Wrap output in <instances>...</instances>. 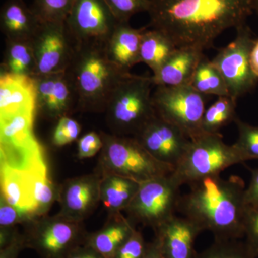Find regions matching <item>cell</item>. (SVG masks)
<instances>
[{
  "mask_svg": "<svg viewBox=\"0 0 258 258\" xmlns=\"http://www.w3.org/2000/svg\"><path fill=\"white\" fill-rule=\"evenodd\" d=\"M151 29L159 30L176 47L203 51L217 37L244 25L253 13V0H149Z\"/></svg>",
  "mask_w": 258,
  "mask_h": 258,
  "instance_id": "obj_1",
  "label": "cell"
},
{
  "mask_svg": "<svg viewBox=\"0 0 258 258\" xmlns=\"http://www.w3.org/2000/svg\"><path fill=\"white\" fill-rule=\"evenodd\" d=\"M180 197L177 212L192 221L202 232L208 231L215 240H239L244 237L246 187L237 176L225 179L208 176L189 185Z\"/></svg>",
  "mask_w": 258,
  "mask_h": 258,
  "instance_id": "obj_2",
  "label": "cell"
},
{
  "mask_svg": "<svg viewBox=\"0 0 258 258\" xmlns=\"http://www.w3.org/2000/svg\"><path fill=\"white\" fill-rule=\"evenodd\" d=\"M83 111L104 112L112 93L129 74L108 58L104 45H76L66 71Z\"/></svg>",
  "mask_w": 258,
  "mask_h": 258,
  "instance_id": "obj_3",
  "label": "cell"
},
{
  "mask_svg": "<svg viewBox=\"0 0 258 258\" xmlns=\"http://www.w3.org/2000/svg\"><path fill=\"white\" fill-rule=\"evenodd\" d=\"M152 76L128 74L115 88L105 109L115 135L135 137L157 116Z\"/></svg>",
  "mask_w": 258,
  "mask_h": 258,
  "instance_id": "obj_4",
  "label": "cell"
},
{
  "mask_svg": "<svg viewBox=\"0 0 258 258\" xmlns=\"http://www.w3.org/2000/svg\"><path fill=\"white\" fill-rule=\"evenodd\" d=\"M243 162V157L234 144L227 145L221 134H203L191 139L171 174L181 186L189 185Z\"/></svg>",
  "mask_w": 258,
  "mask_h": 258,
  "instance_id": "obj_5",
  "label": "cell"
},
{
  "mask_svg": "<svg viewBox=\"0 0 258 258\" xmlns=\"http://www.w3.org/2000/svg\"><path fill=\"white\" fill-rule=\"evenodd\" d=\"M102 157L109 174L128 178L139 184L169 175L172 166L158 161L144 149L137 139L125 136H101Z\"/></svg>",
  "mask_w": 258,
  "mask_h": 258,
  "instance_id": "obj_6",
  "label": "cell"
},
{
  "mask_svg": "<svg viewBox=\"0 0 258 258\" xmlns=\"http://www.w3.org/2000/svg\"><path fill=\"white\" fill-rule=\"evenodd\" d=\"M156 114L179 128L190 139L203 134L205 98L190 86H156L152 94Z\"/></svg>",
  "mask_w": 258,
  "mask_h": 258,
  "instance_id": "obj_7",
  "label": "cell"
},
{
  "mask_svg": "<svg viewBox=\"0 0 258 258\" xmlns=\"http://www.w3.org/2000/svg\"><path fill=\"white\" fill-rule=\"evenodd\" d=\"M233 41L219 50L212 62L225 80L230 96L238 100L252 91L258 82L252 72L250 53L255 39L247 24L236 28Z\"/></svg>",
  "mask_w": 258,
  "mask_h": 258,
  "instance_id": "obj_8",
  "label": "cell"
},
{
  "mask_svg": "<svg viewBox=\"0 0 258 258\" xmlns=\"http://www.w3.org/2000/svg\"><path fill=\"white\" fill-rule=\"evenodd\" d=\"M171 174L140 184L125 209L129 215L137 221L154 229L175 215L181 186Z\"/></svg>",
  "mask_w": 258,
  "mask_h": 258,
  "instance_id": "obj_9",
  "label": "cell"
},
{
  "mask_svg": "<svg viewBox=\"0 0 258 258\" xmlns=\"http://www.w3.org/2000/svg\"><path fill=\"white\" fill-rule=\"evenodd\" d=\"M76 45H105L119 22L105 0H76L66 21Z\"/></svg>",
  "mask_w": 258,
  "mask_h": 258,
  "instance_id": "obj_10",
  "label": "cell"
},
{
  "mask_svg": "<svg viewBox=\"0 0 258 258\" xmlns=\"http://www.w3.org/2000/svg\"><path fill=\"white\" fill-rule=\"evenodd\" d=\"M31 42L36 62L35 76L66 71L76 43L64 21L42 23Z\"/></svg>",
  "mask_w": 258,
  "mask_h": 258,
  "instance_id": "obj_11",
  "label": "cell"
},
{
  "mask_svg": "<svg viewBox=\"0 0 258 258\" xmlns=\"http://www.w3.org/2000/svg\"><path fill=\"white\" fill-rule=\"evenodd\" d=\"M134 137L156 159L174 169L191 141L182 131L157 115Z\"/></svg>",
  "mask_w": 258,
  "mask_h": 258,
  "instance_id": "obj_12",
  "label": "cell"
},
{
  "mask_svg": "<svg viewBox=\"0 0 258 258\" xmlns=\"http://www.w3.org/2000/svg\"><path fill=\"white\" fill-rule=\"evenodd\" d=\"M36 87V109L44 116L60 119L77 106L76 93L64 72L33 76Z\"/></svg>",
  "mask_w": 258,
  "mask_h": 258,
  "instance_id": "obj_13",
  "label": "cell"
},
{
  "mask_svg": "<svg viewBox=\"0 0 258 258\" xmlns=\"http://www.w3.org/2000/svg\"><path fill=\"white\" fill-rule=\"evenodd\" d=\"M81 237L76 222L62 220L43 224L25 240L43 258H67L81 247Z\"/></svg>",
  "mask_w": 258,
  "mask_h": 258,
  "instance_id": "obj_14",
  "label": "cell"
},
{
  "mask_svg": "<svg viewBox=\"0 0 258 258\" xmlns=\"http://www.w3.org/2000/svg\"><path fill=\"white\" fill-rule=\"evenodd\" d=\"M154 230V240L164 257H196L195 242L202 230L189 219L175 215Z\"/></svg>",
  "mask_w": 258,
  "mask_h": 258,
  "instance_id": "obj_15",
  "label": "cell"
},
{
  "mask_svg": "<svg viewBox=\"0 0 258 258\" xmlns=\"http://www.w3.org/2000/svg\"><path fill=\"white\" fill-rule=\"evenodd\" d=\"M36 110V87L30 76L1 72L0 116L18 113H33Z\"/></svg>",
  "mask_w": 258,
  "mask_h": 258,
  "instance_id": "obj_16",
  "label": "cell"
},
{
  "mask_svg": "<svg viewBox=\"0 0 258 258\" xmlns=\"http://www.w3.org/2000/svg\"><path fill=\"white\" fill-rule=\"evenodd\" d=\"M147 29L133 28L129 22L118 23L105 43L108 58L123 72L129 74L131 69L140 62L141 42Z\"/></svg>",
  "mask_w": 258,
  "mask_h": 258,
  "instance_id": "obj_17",
  "label": "cell"
},
{
  "mask_svg": "<svg viewBox=\"0 0 258 258\" xmlns=\"http://www.w3.org/2000/svg\"><path fill=\"white\" fill-rule=\"evenodd\" d=\"M203 52L196 47H177L157 74L152 76L154 86H189L198 64L205 56Z\"/></svg>",
  "mask_w": 258,
  "mask_h": 258,
  "instance_id": "obj_18",
  "label": "cell"
},
{
  "mask_svg": "<svg viewBox=\"0 0 258 258\" xmlns=\"http://www.w3.org/2000/svg\"><path fill=\"white\" fill-rule=\"evenodd\" d=\"M41 23L24 0H6L0 10V28L5 40L31 41Z\"/></svg>",
  "mask_w": 258,
  "mask_h": 258,
  "instance_id": "obj_19",
  "label": "cell"
},
{
  "mask_svg": "<svg viewBox=\"0 0 258 258\" xmlns=\"http://www.w3.org/2000/svg\"><path fill=\"white\" fill-rule=\"evenodd\" d=\"M100 198V182L93 177L73 180L62 193L64 214L74 222L91 211Z\"/></svg>",
  "mask_w": 258,
  "mask_h": 258,
  "instance_id": "obj_20",
  "label": "cell"
},
{
  "mask_svg": "<svg viewBox=\"0 0 258 258\" xmlns=\"http://www.w3.org/2000/svg\"><path fill=\"white\" fill-rule=\"evenodd\" d=\"M2 198L24 217L35 213L29 171L1 168Z\"/></svg>",
  "mask_w": 258,
  "mask_h": 258,
  "instance_id": "obj_21",
  "label": "cell"
},
{
  "mask_svg": "<svg viewBox=\"0 0 258 258\" xmlns=\"http://www.w3.org/2000/svg\"><path fill=\"white\" fill-rule=\"evenodd\" d=\"M176 45L165 34L154 29H147L141 42L139 59L140 62L147 64L153 75L165 63L174 51Z\"/></svg>",
  "mask_w": 258,
  "mask_h": 258,
  "instance_id": "obj_22",
  "label": "cell"
},
{
  "mask_svg": "<svg viewBox=\"0 0 258 258\" xmlns=\"http://www.w3.org/2000/svg\"><path fill=\"white\" fill-rule=\"evenodd\" d=\"M140 184L128 178L109 174L100 181V198L113 212L125 210L139 190Z\"/></svg>",
  "mask_w": 258,
  "mask_h": 258,
  "instance_id": "obj_23",
  "label": "cell"
},
{
  "mask_svg": "<svg viewBox=\"0 0 258 258\" xmlns=\"http://www.w3.org/2000/svg\"><path fill=\"white\" fill-rule=\"evenodd\" d=\"M5 43L1 72L33 77L36 62L31 41L5 40Z\"/></svg>",
  "mask_w": 258,
  "mask_h": 258,
  "instance_id": "obj_24",
  "label": "cell"
},
{
  "mask_svg": "<svg viewBox=\"0 0 258 258\" xmlns=\"http://www.w3.org/2000/svg\"><path fill=\"white\" fill-rule=\"evenodd\" d=\"M134 230L130 222L120 219L88 237L86 244L105 258H113L115 252Z\"/></svg>",
  "mask_w": 258,
  "mask_h": 258,
  "instance_id": "obj_25",
  "label": "cell"
},
{
  "mask_svg": "<svg viewBox=\"0 0 258 258\" xmlns=\"http://www.w3.org/2000/svg\"><path fill=\"white\" fill-rule=\"evenodd\" d=\"M189 86L204 96H230L225 80L212 61L209 60L206 56H204L198 64Z\"/></svg>",
  "mask_w": 258,
  "mask_h": 258,
  "instance_id": "obj_26",
  "label": "cell"
},
{
  "mask_svg": "<svg viewBox=\"0 0 258 258\" xmlns=\"http://www.w3.org/2000/svg\"><path fill=\"white\" fill-rule=\"evenodd\" d=\"M237 101L230 96H220L206 109L202 120L203 134H220V129L235 121Z\"/></svg>",
  "mask_w": 258,
  "mask_h": 258,
  "instance_id": "obj_27",
  "label": "cell"
},
{
  "mask_svg": "<svg viewBox=\"0 0 258 258\" xmlns=\"http://www.w3.org/2000/svg\"><path fill=\"white\" fill-rule=\"evenodd\" d=\"M33 113H18L1 117V144L23 140L33 135Z\"/></svg>",
  "mask_w": 258,
  "mask_h": 258,
  "instance_id": "obj_28",
  "label": "cell"
},
{
  "mask_svg": "<svg viewBox=\"0 0 258 258\" xmlns=\"http://www.w3.org/2000/svg\"><path fill=\"white\" fill-rule=\"evenodd\" d=\"M32 200L35 213L43 214L55 200V189L47 176L46 169L29 171Z\"/></svg>",
  "mask_w": 258,
  "mask_h": 258,
  "instance_id": "obj_29",
  "label": "cell"
},
{
  "mask_svg": "<svg viewBox=\"0 0 258 258\" xmlns=\"http://www.w3.org/2000/svg\"><path fill=\"white\" fill-rule=\"evenodd\" d=\"M195 258H254L246 244L238 240H215Z\"/></svg>",
  "mask_w": 258,
  "mask_h": 258,
  "instance_id": "obj_30",
  "label": "cell"
},
{
  "mask_svg": "<svg viewBox=\"0 0 258 258\" xmlns=\"http://www.w3.org/2000/svg\"><path fill=\"white\" fill-rule=\"evenodd\" d=\"M76 0H34L31 6L42 23L66 21Z\"/></svg>",
  "mask_w": 258,
  "mask_h": 258,
  "instance_id": "obj_31",
  "label": "cell"
},
{
  "mask_svg": "<svg viewBox=\"0 0 258 258\" xmlns=\"http://www.w3.org/2000/svg\"><path fill=\"white\" fill-rule=\"evenodd\" d=\"M238 131L237 142L234 144L244 161L258 160V126L242 121L237 117L235 120Z\"/></svg>",
  "mask_w": 258,
  "mask_h": 258,
  "instance_id": "obj_32",
  "label": "cell"
},
{
  "mask_svg": "<svg viewBox=\"0 0 258 258\" xmlns=\"http://www.w3.org/2000/svg\"><path fill=\"white\" fill-rule=\"evenodd\" d=\"M119 23L129 22L134 15L147 12L149 0H105Z\"/></svg>",
  "mask_w": 258,
  "mask_h": 258,
  "instance_id": "obj_33",
  "label": "cell"
},
{
  "mask_svg": "<svg viewBox=\"0 0 258 258\" xmlns=\"http://www.w3.org/2000/svg\"><path fill=\"white\" fill-rule=\"evenodd\" d=\"M244 243L254 258L258 257V205L247 206L243 223Z\"/></svg>",
  "mask_w": 258,
  "mask_h": 258,
  "instance_id": "obj_34",
  "label": "cell"
},
{
  "mask_svg": "<svg viewBox=\"0 0 258 258\" xmlns=\"http://www.w3.org/2000/svg\"><path fill=\"white\" fill-rule=\"evenodd\" d=\"M81 127L76 120L69 116L60 118L54 131L52 142L57 147H62L74 142L79 137Z\"/></svg>",
  "mask_w": 258,
  "mask_h": 258,
  "instance_id": "obj_35",
  "label": "cell"
},
{
  "mask_svg": "<svg viewBox=\"0 0 258 258\" xmlns=\"http://www.w3.org/2000/svg\"><path fill=\"white\" fill-rule=\"evenodd\" d=\"M147 247L143 236L134 229L132 235L115 252L113 258H143Z\"/></svg>",
  "mask_w": 258,
  "mask_h": 258,
  "instance_id": "obj_36",
  "label": "cell"
},
{
  "mask_svg": "<svg viewBox=\"0 0 258 258\" xmlns=\"http://www.w3.org/2000/svg\"><path fill=\"white\" fill-rule=\"evenodd\" d=\"M101 137L96 132H89L79 139L78 143V155L80 159H87L96 155L103 149Z\"/></svg>",
  "mask_w": 258,
  "mask_h": 258,
  "instance_id": "obj_37",
  "label": "cell"
},
{
  "mask_svg": "<svg viewBox=\"0 0 258 258\" xmlns=\"http://www.w3.org/2000/svg\"><path fill=\"white\" fill-rule=\"evenodd\" d=\"M25 217L13 207L2 198L0 206V225L3 228H10L15 224L21 221V218Z\"/></svg>",
  "mask_w": 258,
  "mask_h": 258,
  "instance_id": "obj_38",
  "label": "cell"
},
{
  "mask_svg": "<svg viewBox=\"0 0 258 258\" xmlns=\"http://www.w3.org/2000/svg\"><path fill=\"white\" fill-rule=\"evenodd\" d=\"M250 180L247 187L245 189L244 200L247 206L258 205V168L251 169Z\"/></svg>",
  "mask_w": 258,
  "mask_h": 258,
  "instance_id": "obj_39",
  "label": "cell"
},
{
  "mask_svg": "<svg viewBox=\"0 0 258 258\" xmlns=\"http://www.w3.org/2000/svg\"><path fill=\"white\" fill-rule=\"evenodd\" d=\"M25 244V239L18 236L11 243L1 249L0 258H17Z\"/></svg>",
  "mask_w": 258,
  "mask_h": 258,
  "instance_id": "obj_40",
  "label": "cell"
},
{
  "mask_svg": "<svg viewBox=\"0 0 258 258\" xmlns=\"http://www.w3.org/2000/svg\"><path fill=\"white\" fill-rule=\"evenodd\" d=\"M67 258H105L101 254L97 252L96 250L90 247L89 246L85 245V247H79L70 254Z\"/></svg>",
  "mask_w": 258,
  "mask_h": 258,
  "instance_id": "obj_41",
  "label": "cell"
},
{
  "mask_svg": "<svg viewBox=\"0 0 258 258\" xmlns=\"http://www.w3.org/2000/svg\"><path fill=\"white\" fill-rule=\"evenodd\" d=\"M143 258H165L161 253L160 249L155 240L152 243L147 244V249Z\"/></svg>",
  "mask_w": 258,
  "mask_h": 258,
  "instance_id": "obj_42",
  "label": "cell"
},
{
  "mask_svg": "<svg viewBox=\"0 0 258 258\" xmlns=\"http://www.w3.org/2000/svg\"><path fill=\"white\" fill-rule=\"evenodd\" d=\"M250 66L252 72L258 78V40L254 42L251 51Z\"/></svg>",
  "mask_w": 258,
  "mask_h": 258,
  "instance_id": "obj_43",
  "label": "cell"
},
{
  "mask_svg": "<svg viewBox=\"0 0 258 258\" xmlns=\"http://www.w3.org/2000/svg\"><path fill=\"white\" fill-rule=\"evenodd\" d=\"M254 11H255L258 15V0H253Z\"/></svg>",
  "mask_w": 258,
  "mask_h": 258,
  "instance_id": "obj_44",
  "label": "cell"
}]
</instances>
